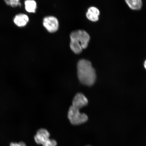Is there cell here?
Here are the masks:
<instances>
[{"label": "cell", "instance_id": "9c48e42d", "mask_svg": "<svg viewBox=\"0 0 146 146\" xmlns=\"http://www.w3.org/2000/svg\"><path fill=\"white\" fill-rule=\"evenodd\" d=\"M129 8L133 10H140L142 6V0H125Z\"/></svg>", "mask_w": 146, "mask_h": 146}, {"label": "cell", "instance_id": "4fadbf2b", "mask_svg": "<svg viewBox=\"0 0 146 146\" xmlns=\"http://www.w3.org/2000/svg\"><path fill=\"white\" fill-rule=\"evenodd\" d=\"M10 146H27L26 144L23 141L17 142H12L10 143Z\"/></svg>", "mask_w": 146, "mask_h": 146}, {"label": "cell", "instance_id": "30bf717a", "mask_svg": "<svg viewBox=\"0 0 146 146\" xmlns=\"http://www.w3.org/2000/svg\"><path fill=\"white\" fill-rule=\"evenodd\" d=\"M25 10L29 13H35L37 9V4L34 0H25Z\"/></svg>", "mask_w": 146, "mask_h": 146}, {"label": "cell", "instance_id": "7c38bea8", "mask_svg": "<svg viewBox=\"0 0 146 146\" xmlns=\"http://www.w3.org/2000/svg\"><path fill=\"white\" fill-rule=\"evenodd\" d=\"M57 143L54 139H50L47 143L42 146H57Z\"/></svg>", "mask_w": 146, "mask_h": 146}, {"label": "cell", "instance_id": "9a60e30c", "mask_svg": "<svg viewBox=\"0 0 146 146\" xmlns=\"http://www.w3.org/2000/svg\"><path fill=\"white\" fill-rule=\"evenodd\" d=\"M91 146L89 145H87V146Z\"/></svg>", "mask_w": 146, "mask_h": 146}, {"label": "cell", "instance_id": "ba28073f", "mask_svg": "<svg viewBox=\"0 0 146 146\" xmlns=\"http://www.w3.org/2000/svg\"><path fill=\"white\" fill-rule=\"evenodd\" d=\"M100 14L99 9L95 7H91L88 9L86 16L89 21L96 22L99 20Z\"/></svg>", "mask_w": 146, "mask_h": 146}, {"label": "cell", "instance_id": "5bb4252c", "mask_svg": "<svg viewBox=\"0 0 146 146\" xmlns=\"http://www.w3.org/2000/svg\"><path fill=\"white\" fill-rule=\"evenodd\" d=\"M144 66L146 70V60H145L144 63Z\"/></svg>", "mask_w": 146, "mask_h": 146}, {"label": "cell", "instance_id": "52a82bcc", "mask_svg": "<svg viewBox=\"0 0 146 146\" xmlns=\"http://www.w3.org/2000/svg\"><path fill=\"white\" fill-rule=\"evenodd\" d=\"M13 21L16 26L19 27H23L26 26L29 22V18L26 14H19L15 16Z\"/></svg>", "mask_w": 146, "mask_h": 146}, {"label": "cell", "instance_id": "5b68a950", "mask_svg": "<svg viewBox=\"0 0 146 146\" xmlns=\"http://www.w3.org/2000/svg\"><path fill=\"white\" fill-rule=\"evenodd\" d=\"M50 134L48 131L44 128L40 129L36 131L34 139L36 143L43 145L50 140Z\"/></svg>", "mask_w": 146, "mask_h": 146}, {"label": "cell", "instance_id": "8992f818", "mask_svg": "<svg viewBox=\"0 0 146 146\" xmlns=\"http://www.w3.org/2000/svg\"><path fill=\"white\" fill-rule=\"evenodd\" d=\"M88 103V100L84 95L81 93H78L73 98L72 106L80 110L82 108L86 106Z\"/></svg>", "mask_w": 146, "mask_h": 146}, {"label": "cell", "instance_id": "8fae6325", "mask_svg": "<svg viewBox=\"0 0 146 146\" xmlns=\"http://www.w3.org/2000/svg\"><path fill=\"white\" fill-rule=\"evenodd\" d=\"M6 4L13 8H15L17 6H21L20 0H3Z\"/></svg>", "mask_w": 146, "mask_h": 146}, {"label": "cell", "instance_id": "7a4b0ae2", "mask_svg": "<svg viewBox=\"0 0 146 146\" xmlns=\"http://www.w3.org/2000/svg\"><path fill=\"white\" fill-rule=\"evenodd\" d=\"M70 42L81 46L83 49L88 46L90 40V36L86 31L84 30L74 31L70 35Z\"/></svg>", "mask_w": 146, "mask_h": 146}, {"label": "cell", "instance_id": "3957f363", "mask_svg": "<svg viewBox=\"0 0 146 146\" xmlns=\"http://www.w3.org/2000/svg\"><path fill=\"white\" fill-rule=\"evenodd\" d=\"M68 118L70 123L74 125L84 123L88 119V116L86 114L81 113L79 109L73 107L72 105L69 109Z\"/></svg>", "mask_w": 146, "mask_h": 146}, {"label": "cell", "instance_id": "277c9868", "mask_svg": "<svg viewBox=\"0 0 146 146\" xmlns=\"http://www.w3.org/2000/svg\"><path fill=\"white\" fill-rule=\"evenodd\" d=\"M43 25L47 31L50 33H55L59 27V21L53 16H47L43 18Z\"/></svg>", "mask_w": 146, "mask_h": 146}, {"label": "cell", "instance_id": "6da1fadb", "mask_svg": "<svg viewBox=\"0 0 146 146\" xmlns=\"http://www.w3.org/2000/svg\"><path fill=\"white\" fill-rule=\"evenodd\" d=\"M77 68L78 79L82 84L88 86L94 84L96 79V74L90 61L84 59L79 60Z\"/></svg>", "mask_w": 146, "mask_h": 146}]
</instances>
